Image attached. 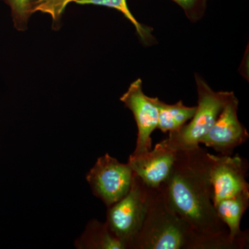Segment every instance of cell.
Here are the masks:
<instances>
[{
  "label": "cell",
  "mask_w": 249,
  "mask_h": 249,
  "mask_svg": "<svg viewBox=\"0 0 249 249\" xmlns=\"http://www.w3.org/2000/svg\"><path fill=\"white\" fill-rule=\"evenodd\" d=\"M211 162V154L199 146L177 151L169 176L160 188L170 207L195 231L228 249H238L214 209Z\"/></svg>",
  "instance_id": "obj_1"
},
{
  "label": "cell",
  "mask_w": 249,
  "mask_h": 249,
  "mask_svg": "<svg viewBox=\"0 0 249 249\" xmlns=\"http://www.w3.org/2000/svg\"><path fill=\"white\" fill-rule=\"evenodd\" d=\"M131 249H228L201 235L165 201L160 188H149L145 220Z\"/></svg>",
  "instance_id": "obj_2"
},
{
  "label": "cell",
  "mask_w": 249,
  "mask_h": 249,
  "mask_svg": "<svg viewBox=\"0 0 249 249\" xmlns=\"http://www.w3.org/2000/svg\"><path fill=\"white\" fill-rule=\"evenodd\" d=\"M198 105L188 124L162 141L174 151L199 146V141L209 132L222 111L232 91H215L199 75H196Z\"/></svg>",
  "instance_id": "obj_3"
},
{
  "label": "cell",
  "mask_w": 249,
  "mask_h": 249,
  "mask_svg": "<svg viewBox=\"0 0 249 249\" xmlns=\"http://www.w3.org/2000/svg\"><path fill=\"white\" fill-rule=\"evenodd\" d=\"M149 188L134 174L130 189L124 198L107 208L108 229L131 249L142 229L147 209Z\"/></svg>",
  "instance_id": "obj_4"
},
{
  "label": "cell",
  "mask_w": 249,
  "mask_h": 249,
  "mask_svg": "<svg viewBox=\"0 0 249 249\" xmlns=\"http://www.w3.org/2000/svg\"><path fill=\"white\" fill-rule=\"evenodd\" d=\"M133 178L127 163H121L107 153L98 159L86 175L93 194L107 208L128 193Z\"/></svg>",
  "instance_id": "obj_5"
},
{
  "label": "cell",
  "mask_w": 249,
  "mask_h": 249,
  "mask_svg": "<svg viewBox=\"0 0 249 249\" xmlns=\"http://www.w3.org/2000/svg\"><path fill=\"white\" fill-rule=\"evenodd\" d=\"M239 101L234 93L226 103L213 125L199 141L221 155H232L236 147L247 142L248 131L238 119Z\"/></svg>",
  "instance_id": "obj_6"
},
{
  "label": "cell",
  "mask_w": 249,
  "mask_h": 249,
  "mask_svg": "<svg viewBox=\"0 0 249 249\" xmlns=\"http://www.w3.org/2000/svg\"><path fill=\"white\" fill-rule=\"evenodd\" d=\"M210 178L213 192L214 204L249 191L247 182L248 160L238 155H213L211 154Z\"/></svg>",
  "instance_id": "obj_7"
},
{
  "label": "cell",
  "mask_w": 249,
  "mask_h": 249,
  "mask_svg": "<svg viewBox=\"0 0 249 249\" xmlns=\"http://www.w3.org/2000/svg\"><path fill=\"white\" fill-rule=\"evenodd\" d=\"M121 101L132 111L138 127L137 144L132 155H142L150 151L151 135L157 127L159 110L151 97L143 93L140 78L129 85L127 91L121 96Z\"/></svg>",
  "instance_id": "obj_8"
},
{
  "label": "cell",
  "mask_w": 249,
  "mask_h": 249,
  "mask_svg": "<svg viewBox=\"0 0 249 249\" xmlns=\"http://www.w3.org/2000/svg\"><path fill=\"white\" fill-rule=\"evenodd\" d=\"M174 151L160 142L150 151L129 156L127 164L136 176L150 188H160L169 176L176 159Z\"/></svg>",
  "instance_id": "obj_9"
},
{
  "label": "cell",
  "mask_w": 249,
  "mask_h": 249,
  "mask_svg": "<svg viewBox=\"0 0 249 249\" xmlns=\"http://www.w3.org/2000/svg\"><path fill=\"white\" fill-rule=\"evenodd\" d=\"M218 217L227 227L229 239L237 249L247 248L249 245L248 231H242V218L249 206V191L244 192L229 199L214 204Z\"/></svg>",
  "instance_id": "obj_10"
},
{
  "label": "cell",
  "mask_w": 249,
  "mask_h": 249,
  "mask_svg": "<svg viewBox=\"0 0 249 249\" xmlns=\"http://www.w3.org/2000/svg\"><path fill=\"white\" fill-rule=\"evenodd\" d=\"M74 246L78 249H126L124 244L111 233L106 222L96 219L88 223Z\"/></svg>",
  "instance_id": "obj_11"
},
{
  "label": "cell",
  "mask_w": 249,
  "mask_h": 249,
  "mask_svg": "<svg viewBox=\"0 0 249 249\" xmlns=\"http://www.w3.org/2000/svg\"><path fill=\"white\" fill-rule=\"evenodd\" d=\"M159 110V120L157 129L163 133L176 132L181 128L194 116L196 107L184 106L182 101L174 105L167 104L158 98L151 97Z\"/></svg>",
  "instance_id": "obj_12"
},
{
  "label": "cell",
  "mask_w": 249,
  "mask_h": 249,
  "mask_svg": "<svg viewBox=\"0 0 249 249\" xmlns=\"http://www.w3.org/2000/svg\"><path fill=\"white\" fill-rule=\"evenodd\" d=\"M75 2L78 4L99 5L118 10L133 24L137 34L144 43H150L154 40L151 28L145 27L137 21L129 11L126 0H76Z\"/></svg>",
  "instance_id": "obj_13"
},
{
  "label": "cell",
  "mask_w": 249,
  "mask_h": 249,
  "mask_svg": "<svg viewBox=\"0 0 249 249\" xmlns=\"http://www.w3.org/2000/svg\"><path fill=\"white\" fill-rule=\"evenodd\" d=\"M76 0H30L31 14L36 12L50 15L53 20V29L58 30L60 26V19L65 8L70 2Z\"/></svg>",
  "instance_id": "obj_14"
},
{
  "label": "cell",
  "mask_w": 249,
  "mask_h": 249,
  "mask_svg": "<svg viewBox=\"0 0 249 249\" xmlns=\"http://www.w3.org/2000/svg\"><path fill=\"white\" fill-rule=\"evenodd\" d=\"M9 6L14 27L18 31L27 29L28 22L31 15L30 0H0Z\"/></svg>",
  "instance_id": "obj_15"
},
{
  "label": "cell",
  "mask_w": 249,
  "mask_h": 249,
  "mask_svg": "<svg viewBox=\"0 0 249 249\" xmlns=\"http://www.w3.org/2000/svg\"><path fill=\"white\" fill-rule=\"evenodd\" d=\"M179 5L192 21H196L202 16L207 0H173Z\"/></svg>",
  "instance_id": "obj_16"
}]
</instances>
